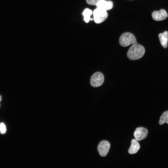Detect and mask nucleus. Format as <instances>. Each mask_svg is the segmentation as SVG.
Masks as SVG:
<instances>
[{
  "instance_id": "f257e3e1",
  "label": "nucleus",
  "mask_w": 168,
  "mask_h": 168,
  "mask_svg": "<svg viewBox=\"0 0 168 168\" xmlns=\"http://www.w3.org/2000/svg\"><path fill=\"white\" fill-rule=\"evenodd\" d=\"M145 53L144 48L136 42L132 44L127 54L128 57L131 60H136L142 58Z\"/></svg>"
},
{
  "instance_id": "423d86ee",
  "label": "nucleus",
  "mask_w": 168,
  "mask_h": 168,
  "mask_svg": "<svg viewBox=\"0 0 168 168\" xmlns=\"http://www.w3.org/2000/svg\"><path fill=\"white\" fill-rule=\"evenodd\" d=\"M148 133L147 130L143 127H138L135 130L134 136L137 141L144 139L147 136Z\"/></svg>"
},
{
  "instance_id": "39448f33",
  "label": "nucleus",
  "mask_w": 168,
  "mask_h": 168,
  "mask_svg": "<svg viewBox=\"0 0 168 168\" xmlns=\"http://www.w3.org/2000/svg\"><path fill=\"white\" fill-rule=\"evenodd\" d=\"M110 147V145L108 142L105 140L101 141L97 147L100 156L102 157L105 156L109 152Z\"/></svg>"
},
{
  "instance_id": "f8f14e48",
  "label": "nucleus",
  "mask_w": 168,
  "mask_h": 168,
  "mask_svg": "<svg viewBox=\"0 0 168 168\" xmlns=\"http://www.w3.org/2000/svg\"><path fill=\"white\" fill-rule=\"evenodd\" d=\"M165 123L168 124V110L164 112L160 117L159 124L162 125Z\"/></svg>"
},
{
  "instance_id": "f03ea898",
  "label": "nucleus",
  "mask_w": 168,
  "mask_h": 168,
  "mask_svg": "<svg viewBox=\"0 0 168 168\" xmlns=\"http://www.w3.org/2000/svg\"><path fill=\"white\" fill-rule=\"evenodd\" d=\"M136 42L137 40L135 36L133 34L129 32L123 33L119 39L120 44L123 47H127Z\"/></svg>"
},
{
  "instance_id": "7ed1b4c3",
  "label": "nucleus",
  "mask_w": 168,
  "mask_h": 168,
  "mask_svg": "<svg viewBox=\"0 0 168 168\" xmlns=\"http://www.w3.org/2000/svg\"><path fill=\"white\" fill-rule=\"evenodd\" d=\"M93 13V20L97 24L102 23L107 19L108 16L107 11L98 8L95 9Z\"/></svg>"
},
{
  "instance_id": "ddd939ff",
  "label": "nucleus",
  "mask_w": 168,
  "mask_h": 168,
  "mask_svg": "<svg viewBox=\"0 0 168 168\" xmlns=\"http://www.w3.org/2000/svg\"><path fill=\"white\" fill-rule=\"evenodd\" d=\"M6 128L5 124L2 123L0 124V133L3 134L6 133Z\"/></svg>"
},
{
  "instance_id": "0eeeda50",
  "label": "nucleus",
  "mask_w": 168,
  "mask_h": 168,
  "mask_svg": "<svg viewBox=\"0 0 168 168\" xmlns=\"http://www.w3.org/2000/svg\"><path fill=\"white\" fill-rule=\"evenodd\" d=\"M153 20L156 21H161L166 19L168 16L166 11L163 9L159 11H154L152 14Z\"/></svg>"
},
{
  "instance_id": "4468645a",
  "label": "nucleus",
  "mask_w": 168,
  "mask_h": 168,
  "mask_svg": "<svg viewBox=\"0 0 168 168\" xmlns=\"http://www.w3.org/2000/svg\"><path fill=\"white\" fill-rule=\"evenodd\" d=\"M100 0H86L87 3L90 5L96 6L97 3Z\"/></svg>"
},
{
  "instance_id": "1a4fd4ad",
  "label": "nucleus",
  "mask_w": 168,
  "mask_h": 168,
  "mask_svg": "<svg viewBox=\"0 0 168 168\" xmlns=\"http://www.w3.org/2000/svg\"><path fill=\"white\" fill-rule=\"evenodd\" d=\"M140 148L138 142L136 139L132 140L130 147L128 150V152L131 154L136 153Z\"/></svg>"
},
{
  "instance_id": "9b49d317",
  "label": "nucleus",
  "mask_w": 168,
  "mask_h": 168,
  "mask_svg": "<svg viewBox=\"0 0 168 168\" xmlns=\"http://www.w3.org/2000/svg\"><path fill=\"white\" fill-rule=\"evenodd\" d=\"M92 13V11L88 8L86 9L83 11L82 15L84 17V20L86 23L89 22L90 20H92L93 19L90 17Z\"/></svg>"
},
{
  "instance_id": "6e6552de",
  "label": "nucleus",
  "mask_w": 168,
  "mask_h": 168,
  "mask_svg": "<svg viewBox=\"0 0 168 168\" xmlns=\"http://www.w3.org/2000/svg\"><path fill=\"white\" fill-rule=\"evenodd\" d=\"M96 6V8L107 11L112 9L113 4L111 1L100 0L97 3Z\"/></svg>"
},
{
  "instance_id": "2eb2a0df",
  "label": "nucleus",
  "mask_w": 168,
  "mask_h": 168,
  "mask_svg": "<svg viewBox=\"0 0 168 168\" xmlns=\"http://www.w3.org/2000/svg\"><path fill=\"white\" fill-rule=\"evenodd\" d=\"M1 99H2V97H1V96L0 95V102L1 100Z\"/></svg>"
},
{
  "instance_id": "9d476101",
  "label": "nucleus",
  "mask_w": 168,
  "mask_h": 168,
  "mask_svg": "<svg viewBox=\"0 0 168 168\" xmlns=\"http://www.w3.org/2000/svg\"><path fill=\"white\" fill-rule=\"evenodd\" d=\"M158 36L161 45L164 48H166L168 41V32L165 31L163 33H160Z\"/></svg>"
},
{
  "instance_id": "20e7f679",
  "label": "nucleus",
  "mask_w": 168,
  "mask_h": 168,
  "mask_svg": "<svg viewBox=\"0 0 168 168\" xmlns=\"http://www.w3.org/2000/svg\"><path fill=\"white\" fill-rule=\"evenodd\" d=\"M104 80V77L103 74L100 72H96L91 77V84L93 87H98L103 84Z\"/></svg>"
}]
</instances>
